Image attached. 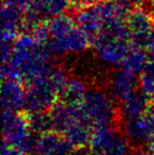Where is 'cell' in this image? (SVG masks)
<instances>
[{
    "label": "cell",
    "instance_id": "13",
    "mask_svg": "<svg viewBox=\"0 0 154 155\" xmlns=\"http://www.w3.org/2000/svg\"><path fill=\"white\" fill-rule=\"evenodd\" d=\"M86 84L76 77L68 78L66 84L60 91L59 98L62 102L72 107H80L84 101L87 95Z\"/></svg>",
    "mask_w": 154,
    "mask_h": 155
},
{
    "label": "cell",
    "instance_id": "1",
    "mask_svg": "<svg viewBox=\"0 0 154 155\" xmlns=\"http://www.w3.org/2000/svg\"><path fill=\"white\" fill-rule=\"evenodd\" d=\"M51 54L37 37L30 33L20 34L13 43L8 60L2 61V77L32 82L51 69Z\"/></svg>",
    "mask_w": 154,
    "mask_h": 155
},
{
    "label": "cell",
    "instance_id": "10",
    "mask_svg": "<svg viewBox=\"0 0 154 155\" xmlns=\"http://www.w3.org/2000/svg\"><path fill=\"white\" fill-rule=\"evenodd\" d=\"M73 146L57 132L42 134L37 139V151L43 155H71Z\"/></svg>",
    "mask_w": 154,
    "mask_h": 155
},
{
    "label": "cell",
    "instance_id": "8",
    "mask_svg": "<svg viewBox=\"0 0 154 155\" xmlns=\"http://www.w3.org/2000/svg\"><path fill=\"white\" fill-rule=\"evenodd\" d=\"M25 11L3 1L1 6V42H14L23 28Z\"/></svg>",
    "mask_w": 154,
    "mask_h": 155
},
{
    "label": "cell",
    "instance_id": "16",
    "mask_svg": "<svg viewBox=\"0 0 154 155\" xmlns=\"http://www.w3.org/2000/svg\"><path fill=\"white\" fill-rule=\"evenodd\" d=\"M27 120L31 132L35 134L42 135L54 130V121L51 113H48L45 111L29 112Z\"/></svg>",
    "mask_w": 154,
    "mask_h": 155
},
{
    "label": "cell",
    "instance_id": "7",
    "mask_svg": "<svg viewBox=\"0 0 154 155\" xmlns=\"http://www.w3.org/2000/svg\"><path fill=\"white\" fill-rule=\"evenodd\" d=\"M127 29L132 43L145 48L154 31V15L144 6H136L128 13Z\"/></svg>",
    "mask_w": 154,
    "mask_h": 155
},
{
    "label": "cell",
    "instance_id": "19",
    "mask_svg": "<svg viewBox=\"0 0 154 155\" xmlns=\"http://www.w3.org/2000/svg\"><path fill=\"white\" fill-rule=\"evenodd\" d=\"M25 152H23L21 149L15 146L8 145V143H4L2 146V155H25Z\"/></svg>",
    "mask_w": 154,
    "mask_h": 155
},
{
    "label": "cell",
    "instance_id": "11",
    "mask_svg": "<svg viewBox=\"0 0 154 155\" xmlns=\"http://www.w3.org/2000/svg\"><path fill=\"white\" fill-rule=\"evenodd\" d=\"M149 98L142 90H133L120 100V114L127 120L143 115L149 108Z\"/></svg>",
    "mask_w": 154,
    "mask_h": 155
},
{
    "label": "cell",
    "instance_id": "2",
    "mask_svg": "<svg viewBox=\"0 0 154 155\" xmlns=\"http://www.w3.org/2000/svg\"><path fill=\"white\" fill-rule=\"evenodd\" d=\"M34 35L54 56L81 53L90 43L76 20L64 14L39 25L34 30Z\"/></svg>",
    "mask_w": 154,
    "mask_h": 155
},
{
    "label": "cell",
    "instance_id": "4",
    "mask_svg": "<svg viewBox=\"0 0 154 155\" xmlns=\"http://www.w3.org/2000/svg\"><path fill=\"white\" fill-rule=\"evenodd\" d=\"M98 58L111 67L121 65L132 45L129 34L106 32L92 41Z\"/></svg>",
    "mask_w": 154,
    "mask_h": 155
},
{
    "label": "cell",
    "instance_id": "15",
    "mask_svg": "<svg viewBox=\"0 0 154 155\" xmlns=\"http://www.w3.org/2000/svg\"><path fill=\"white\" fill-rule=\"evenodd\" d=\"M91 133L92 132H90V126L82 119H77L62 133V136L66 137L72 146L84 147L90 143Z\"/></svg>",
    "mask_w": 154,
    "mask_h": 155
},
{
    "label": "cell",
    "instance_id": "18",
    "mask_svg": "<svg viewBox=\"0 0 154 155\" xmlns=\"http://www.w3.org/2000/svg\"><path fill=\"white\" fill-rule=\"evenodd\" d=\"M143 117H144L145 124H146L150 143L154 145V104L153 107L151 106L147 109L146 112L143 114Z\"/></svg>",
    "mask_w": 154,
    "mask_h": 155
},
{
    "label": "cell",
    "instance_id": "14",
    "mask_svg": "<svg viewBox=\"0 0 154 155\" xmlns=\"http://www.w3.org/2000/svg\"><path fill=\"white\" fill-rule=\"evenodd\" d=\"M149 65H150V59L146 50H144V48L140 45L132 43L120 67L121 69H125L130 73L137 75L142 74Z\"/></svg>",
    "mask_w": 154,
    "mask_h": 155
},
{
    "label": "cell",
    "instance_id": "3",
    "mask_svg": "<svg viewBox=\"0 0 154 155\" xmlns=\"http://www.w3.org/2000/svg\"><path fill=\"white\" fill-rule=\"evenodd\" d=\"M79 109L82 119L89 126H108L116 115L111 98L99 89L88 90L84 104Z\"/></svg>",
    "mask_w": 154,
    "mask_h": 155
},
{
    "label": "cell",
    "instance_id": "5",
    "mask_svg": "<svg viewBox=\"0 0 154 155\" xmlns=\"http://www.w3.org/2000/svg\"><path fill=\"white\" fill-rule=\"evenodd\" d=\"M90 145L96 155H130L131 152L127 139L108 126L95 127Z\"/></svg>",
    "mask_w": 154,
    "mask_h": 155
},
{
    "label": "cell",
    "instance_id": "23",
    "mask_svg": "<svg viewBox=\"0 0 154 155\" xmlns=\"http://www.w3.org/2000/svg\"><path fill=\"white\" fill-rule=\"evenodd\" d=\"M151 148H153V155H154V145H152V147Z\"/></svg>",
    "mask_w": 154,
    "mask_h": 155
},
{
    "label": "cell",
    "instance_id": "20",
    "mask_svg": "<svg viewBox=\"0 0 154 155\" xmlns=\"http://www.w3.org/2000/svg\"><path fill=\"white\" fill-rule=\"evenodd\" d=\"M103 1V0H71L72 5L74 8H89V6L95 5V4L99 3V2Z\"/></svg>",
    "mask_w": 154,
    "mask_h": 155
},
{
    "label": "cell",
    "instance_id": "17",
    "mask_svg": "<svg viewBox=\"0 0 154 155\" xmlns=\"http://www.w3.org/2000/svg\"><path fill=\"white\" fill-rule=\"evenodd\" d=\"M139 87L149 100L154 104V64H150L140 74Z\"/></svg>",
    "mask_w": 154,
    "mask_h": 155
},
{
    "label": "cell",
    "instance_id": "21",
    "mask_svg": "<svg viewBox=\"0 0 154 155\" xmlns=\"http://www.w3.org/2000/svg\"><path fill=\"white\" fill-rule=\"evenodd\" d=\"M145 48H146L149 59H150V64H154V31Z\"/></svg>",
    "mask_w": 154,
    "mask_h": 155
},
{
    "label": "cell",
    "instance_id": "22",
    "mask_svg": "<svg viewBox=\"0 0 154 155\" xmlns=\"http://www.w3.org/2000/svg\"><path fill=\"white\" fill-rule=\"evenodd\" d=\"M131 2H135V3H151L154 0H130Z\"/></svg>",
    "mask_w": 154,
    "mask_h": 155
},
{
    "label": "cell",
    "instance_id": "6",
    "mask_svg": "<svg viewBox=\"0 0 154 155\" xmlns=\"http://www.w3.org/2000/svg\"><path fill=\"white\" fill-rule=\"evenodd\" d=\"M71 4V0H30L25 12L23 27L35 30L47 19L64 14Z\"/></svg>",
    "mask_w": 154,
    "mask_h": 155
},
{
    "label": "cell",
    "instance_id": "9",
    "mask_svg": "<svg viewBox=\"0 0 154 155\" xmlns=\"http://www.w3.org/2000/svg\"><path fill=\"white\" fill-rule=\"evenodd\" d=\"M27 90L22 81L13 78H5L2 84V106L3 109L18 111L25 108Z\"/></svg>",
    "mask_w": 154,
    "mask_h": 155
},
{
    "label": "cell",
    "instance_id": "12",
    "mask_svg": "<svg viewBox=\"0 0 154 155\" xmlns=\"http://www.w3.org/2000/svg\"><path fill=\"white\" fill-rule=\"evenodd\" d=\"M136 75L128 72L127 70L121 69L117 71L111 78L110 81V90L115 99L121 100L129 93L136 89L137 81Z\"/></svg>",
    "mask_w": 154,
    "mask_h": 155
}]
</instances>
